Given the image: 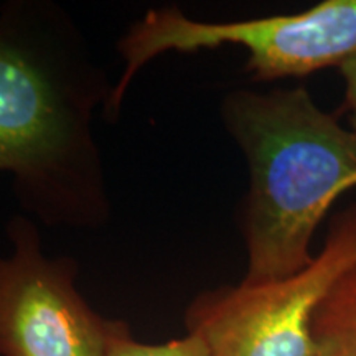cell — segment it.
<instances>
[{
  "mask_svg": "<svg viewBox=\"0 0 356 356\" xmlns=\"http://www.w3.org/2000/svg\"><path fill=\"white\" fill-rule=\"evenodd\" d=\"M113 86L76 22L48 0L0 7V172L22 208L51 228L111 218L95 115Z\"/></svg>",
  "mask_w": 356,
  "mask_h": 356,
  "instance_id": "6da1fadb",
  "label": "cell"
},
{
  "mask_svg": "<svg viewBox=\"0 0 356 356\" xmlns=\"http://www.w3.org/2000/svg\"><path fill=\"white\" fill-rule=\"evenodd\" d=\"M221 119L246 159L241 282H274L314 261L312 239L341 195L356 186V131L320 108L305 88L239 89Z\"/></svg>",
  "mask_w": 356,
  "mask_h": 356,
  "instance_id": "7a4b0ae2",
  "label": "cell"
},
{
  "mask_svg": "<svg viewBox=\"0 0 356 356\" xmlns=\"http://www.w3.org/2000/svg\"><path fill=\"white\" fill-rule=\"evenodd\" d=\"M233 44L248 51L254 81L304 78L356 56V0H323L304 12L233 22L190 19L178 7L147 10L118 43L124 70L106 115L114 121L137 73L163 53H193Z\"/></svg>",
  "mask_w": 356,
  "mask_h": 356,
  "instance_id": "3957f363",
  "label": "cell"
},
{
  "mask_svg": "<svg viewBox=\"0 0 356 356\" xmlns=\"http://www.w3.org/2000/svg\"><path fill=\"white\" fill-rule=\"evenodd\" d=\"M355 266L356 203L332 218L322 248L300 273L195 297L185 314L186 332L202 338L210 356H315V314Z\"/></svg>",
  "mask_w": 356,
  "mask_h": 356,
  "instance_id": "277c9868",
  "label": "cell"
},
{
  "mask_svg": "<svg viewBox=\"0 0 356 356\" xmlns=\"http://www.w3.org/2000/svg\"><path fill=\"white\" fill-rule=\"evenodd\" d=\"M7 236L13 251L0 256V356H104L115 320L79 293L78 262L44 256L25 216L8 221Z\"/></svg>",
  "mask_w": 356,
  "mask_h": 356,
  "instance_id": "5b68a950",
  "label": "cell"
},
{
  "mask_svg": "<svg viewBox=\"0 0 356 356\" xmlns=\"http://www.w3.org/2000/svg\"><path fill=\"white\" fill-rule=\"evenodd\" d=\"M315 356H356V266L337 280L314 318Z\"/></svg>",
  "mask_w": 356,
  "mask_h": 356,
  "instance_id": "8992f818",
  "label": "cell"
},
{
  "mask_svg": "<svg viewBox=\"0 0 356 356\" xmlns=\"http://www.w3.org/2000/svg\"><path fill=\"white\" fill-rule=\"evenodd\" d=\"M104 356H210V350L195 333L160 345L142 343L132 337L126 322L115 320Z\"/></svg>",
  "mask_w": 356,
  "mask_h": 356,
  "instance_id": "52a82bcc",
  "label": "cell"
},
{
  "mask_svg": "<svg viewBox=\"0 0 356 356\" xmlns=\"http://www.w3.org/2000/svg\"><path fill=\"white\" fill-rule=\"evenodd\" d=\"M341 78L345 81V101L348 109L356 108V56L340 66Z\"/></svg>",
  "mask_w": 356,
  "mask_h": 356,
  "instance_id": "ba28073f",
  "label": "cell"
},
{
  "mask_svg": "<svg viewBox=\"0 0 356 356\" xmlns=\"http://www.w3.org/2000/svg\"><path fill=\"white\" fill-rule=\"evenodd\" d=\"M350 127L356 131V108L350 111Z\"/></svg>",
  "mask_w": 356,
  "mask_h": 356,
  "instance_id": "9c48e42d",
  "label": "cell"
}]
</instances>
